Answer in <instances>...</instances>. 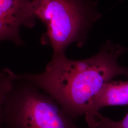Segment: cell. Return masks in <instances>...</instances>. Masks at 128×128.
<instances>
[{"mask_svg":"<svg viewBox=\"0 0 128 128\" xmlns=\"http://www.w3.org/2000/svg\"><path fill=\"white\" fill-rule=\"evenodd\" d=\"M128 105V81H110L106 82L94 98L89 112L85 117L90 128H95L102 115V108Z\"/></svg>","mask_w":128,"mask_h":128,"instance_id":"5b68a950","label":"cell"},{"mask_svg":"<svg viewBox=\"0 0 128 128\" xmlns=\"http://www.w3.org/2000/svg\"><path fill=\"white\" fill-rule=\"evenodd\" d=\"M97 128H128V112L124 119L115 122L102 116Z\"/></svg>","mask_w":128,"mask_h":128,"instance_id":"8992f818","label":"cell"},{"mask_svg":"<svg viewBox=\"0 0 128 128\" xmlns=\"http://www.w3.org/2000/svg\"><path fill=\"white\" fill-rule=\"evenodd\" d=\"M37 20L32 12L30 0H0V40L17 46L24 44L22 26L33 27Z\"/></svg>","mask_w":128,"mask_h":128,"instance_id":"277c9868","label":"cell"},{"mask_svg":"<svg viewBox=\"0 0 128 128\" xmlns=\"http://www.w3.org/2000/svg\"><path fill=\"white\" fill-rule=\"evenodd\" d=\"M30 6L46 27L41 44L52 48L53 56L66 55L72 44L82 46L91 23L99 17L92 0H30Z\"/></svg>","mask_w":128,"mask_h":128,"instance_id":"3957f363","label":"cell"},{"mask_svg":"<svg viewBox=\"0 0 128 128\" xmlns=\"http://www.w3.org/2000/svg\"><path fill=\"white\" fill-rule=\"evenodd\" d=\"M32 81L9 69L0 75V128H81Z\"/></svg>","mask_w":128,"mask_h":128,"instance_id":"7a4b0ae2","label":"cell"},{"mask_svg":"<svg viewBox=\"0 0 128 128\" xmlns=\"http://www.w3.org/2000/svg\"><path fill=\"white\" fill-rule=\"evenodd\" d=\"M127 49L107 41L96 55L86 60L53 56L45 70L20 74L51 96L74 119L86 116L92 101L105 83L119 75L128 77V69L117 60Z\"/></svg>","mask_w":128,"mask_h":128,"instance_id":"6da1fadb","label":"cell"}]
</instances>
